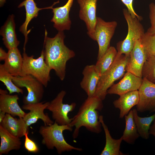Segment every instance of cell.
<instances>
[{
    "instance_id": "obj_34",
    "label": "cell",
    "mask_w": 155,
    "mask_h": 155,
    "mask_svg": "<svg viewBox=\"0 0 155 155\" xmlns=\"http://www.w3.org/2000/svg\"><path fill=\"white\" fill-rule=\"evenodd\" d=\"M7 54L5 51L1 47L0 48V61H4Z\"/></svg>"
},
{
    "instance_id": "obj_22",
    "label": "cell",
    "mask_w": 155,
    "mask_h": 155,
    "mask_svg": "<svg viewBox=\"0 0 155 155\" xmlns=\"http://www.w3.org/2000/svg\"><path fill=\"white\" fill-rule=\"evenodd\" d=\"M23 61V57L18 47L15 48L8 50L3 65L12 76H20L22 69Z\"/></svg>"
},
{
    "instance_id": "obj_5",
    "label": "cell",
    "mask_w": 155,
    "mask_h": 155,
    "mask_svg": "<svg viewBox=\"0 0 155 155\" xmlns=\"http://www.w3.org/2000/svg\"><path fill=\"white\" fill-rule=\"evenodd\" d=\"M123 13L127 24L128 31L125 38L117 43V57L122 54L130 55L136 41L141 38L145 33L140 20L137 18L132 16L127 9H123Z\"/></svg>"
},
{
    "instance_id": "obj_38",
    "label": "cell",
    "mask_w": 155,
    "mask_h": 155,
    "mask_svg": "<svg viewBox=\"0 0 155 155\" xmlns=\"http://www.w3.org/2000/svg\"><path fill=\"white\" fill-rule=\"evenodd\" d=\"M150 113L155 112V108L150 112Z\"/></svg>"
},
{
    "instance_id": "obj_37",
    "label": "cell",
    "mask_w": 155,
    "mask_h": 155,
    "mask_svg": "<svg viewBox=\"0 0 155 155\" xmlns=\"http://www.w3.org/2000/svg\"><path fill=\"white\" fill-rule=\"evenodd\" d=\"M6 0H0V6L1 7L3 5Z\"/></svg>"
},
{
    "instance_id": "obj_29",
    "label": "cell",
    "mask_w": 155,
    "mask_h": 155,
    "mask_svg": "<svg viewBox=\"0 0 155 155\" xmlns=\"http://www.w3.org/2000/svg\"><path fill=\"white\" fill-rule=\"evenodd\" d=\"M142 44L147 59L155 57V34H151L146 32L141 38Z\"/></svg>"
},
{
    "instance_id": "obj_30",
    "label": "cell",
    "mask_w": 155,
    "mask_h": 155,
    "mask_svg": "<svg viewBox=\"0 0 155 155\" xmlns=\"http://www.w3.org/2000/svg\"><path fill=\"white\" fill-rule=\"evenodd\" d=\"M142 78L155 84V57L148 58L143 65Z\"/></svg>"
},
{
    "instance_id": "obj_27",
    "label": "cell",
    "mask_w": 155,
    "mask_h": 155,
    "mask_svg": "<svg viewBox=\"0 0 155 155\" xmlns=\"http://www.w3.org/2000/svg\"><path fill=\"white\" fill-rule=\"evenodd\" d=\"M117 54L115 48L110 46L104 55L97 61L95 68L100 76L105 72L114 62Z\"/></svg>"
},
{
    "instance_id": "obj_12",
    "label": "cell",
    "mask_w": 155,
    "mask_h": 155,
    "mask_svg": "<svg viewBox=\"0 0 155 155\" xmlns=\"http://www.w3.org/2000/svg\"><path fill=\"white\" fill-rule=\"evenodd\" d=\"M138 91L139 100L136 105L137 111L142 113L150 111L154 109L155 108V84L143 78Z\"/></svg>"
},
{
    "instance_id": "obj_16",
    "label": "cell",
    "mask_w": 155,
    "mask_h": 155,
    "mask_svg": "<svg viewBox=\"0 0 155 155\" xmlns=\"http://www.w3.org/2000/svg\"><path fill=\"white\" fill-rule=\"evenodd\" d=\"M17 94H8L6 90L0 89V111L13 117L23 118L26 114L19 105Z\"/></svg>"
},
{
    "instance_id": "obj_20",
    "label": "cell",
    "mask_w": 155,
    "mask_h": 155,
    "mask_svg": "<svg viewBox=\"0 0 155 155\" xmlns=\"http://www.w3.org/2000/svg\"><path fill=\"white\" fill-rule=\"evenodd\" d=\"M114 101L113 104L120 110L119 117L122 118L127 115L131 109L138 103L139 100L138 90L131 91L121 95Z\"/></svg>"
},
{
    "instance_id": "obj_7",
    "label": "cell",
    "mask_w": 155,
    "mask_h": 155,
    "mask_svg": "<svg viewBox=\"0 0 155 155\" xmlns=\"http://www.w3.org/2000/svg\"><path fill=\"white\" fill-rule=\"evenodd\" d=\"M14 84L20 88H26L28 91L27 96L23 98L25 104L40 102L44 92L43 85L36 78L29 75L12 76Z\"/></svg>"
},
{
    "instance_id": "obj_26",
    "label": "cell",
    "mask_w": 155,
    "mask_h": 155,
    "mask_svg": "<svg viewBox=\"0 0 155 155\" xmlns=\"http://www.w3.org/2000/svg\"><path fill=\"white\" fill-rule=\"evenodd\" d=\"M125 126L122 136L123 140L130 144H133L140 136L134 122L132 110L125 116Z\"/></svg>"
},
{
    "instance_id": "obj_19",
    "label": "cell",
    "mask_w": 155,
    "mask_h": 155,
    "mask_svg": "<svg viewBox=\"0 0 155 155\" xmlns=\"http://www.w3.org/2000/svg\"><path fill=\"white\" fill-rule=\"evenodd\" d=\"M23 6L25 7L26 9V18L24 22L20 27L19 30L25 37L23 48L24 50H25L28 39V35L30 32L27 30L29 22L32 19L38 16L39 11L43 9H51L53 5L48 7L39 8L37 7L34 0H25L19 5L18 7L20 8Z\"/></svg>"
},
{
    "instance_id": "obj_33",
    "label": "cell",
    "mask_w": 155,
    "mask_h": 155,
    "mask_svg": "<svg viewBox=\"0 0 155 155\" xmlns=\"http://www.w3.org/2000/svg\"><path fill=\"white\" fill-rule=\"evenodd\" d=\"M126 7L127 9L131 16L134 18H137L140 21L142 17L137 14L135 11L133 6V0H121Z\"/></svg>"
},
{
    "instance_id": "obj_2",
    "label": "cell",
    "mask_w": 155,
    "mask_h": 155,
    "mask_svg": "<svg viewBox=\"0 0 155 155\" xmlns=\"http://www.w3.org/2000/svg\"><path fill=\"white\" fill-rule=\"evenodd\" d=\"M102 101L95 96L88 97L82 104L69 124L71 127H75L72 134L73 139L78 137L80 129L82 127L95 133L101 131L102 126L99 120L98 111H101L103 108Z\"/></svg>"
},
{
    "instance_id": "obj_17",
    "label": "cell",
    "mask_w": 155,
    "mask_h": 155,
    "mask_svg": "<svg viewBox=\"0 0 155 155\" xmlns=\"http://www.w3.org/2000/svg\"><path fill=\"white\" fill-rule=\"evenodd\" d=\"M83 78L80 82L81 88L88 97L94 96L100 75L96 70L94 65H87L83 71Z\"/></svg>"
},
{
    "instance_id": "obj_35",
    "label": "cell",
    "mask_w": 155,
    "mask_h": 155,
    "mask_svg": "<svg viewBox=\"0 0 155 155\" xmlns=\"http://www.w3.org/2000/svg\"><path fill=\"white\" fill-rule=\"evenodd\" d=\"M152 124L151 125L149 129V134L153 135L155 137V119L153 122Z\"/></svg>"
},
{
    "instance_id": "obj_9",
    "label": "cell",
    "mask_w": 155,
    "mask_h": 155,
    "mask_svg": "<svg viewBox=\"0 0 155 155\" xmlns=\"http://www.w3.org/2000/svg\"><path fill=\"white\" fill-rule=\"evenodd\" d=\"M65 91L62 90L50 102L46 109L52 112V119L55 122L59 125L69 124L72 120L68 116L69 112L73 111L76 104L75 102L71 104L63 102V98L66 94Z\"/></svg>"
},
{
    "instance_id": "obj_3",
    "label": "cell",
    "mask_w": 155,
    "mask_h": 155,
    "mask_svg": "<svg viewBox=\"0 0 155 155\" xmlns=\"http://www.w3.org/2000/svg\"><path fill=\"white\" fill-rule=\"evenodd\" d=\"M65 130L72 131V127L69 124L61 125L55 122L50 125L41 126L39 133L42 137V144L49 150L55 148L59 154L73 150L82 151V148L73 146L66 141L63 134Z\"/></svg>"
},
{
    "instance_id": "obj_24",
    "label": "cell",
    "mask_w": 155,
    "mask_h": 155,
    "mask_svg": "<svg viewBox=\"0 0 155 155\" xmlns=\"http://www.w3.org/2000/svg\"><path fill=\"white\" fill-rule=\"evenodd\" d=\"M0 137V155L7 154L11 151L18 150L21 148L20 138L11 134L1 125Z\"/></svg>"
},
{
    "instance_id": "obj_6",
    "label": "cell",
    "mask_w": 155,
    "mask_h": 155,
    "mask_svg": "<svg viewBox=\"0 0 155 155\" xmlns=\"http://www.w3.org/2000/svg\"><path fill=\"white\" fill-rule=\"evenodd\" d=\"M22 69L20 76L29 75H32L46 87L50 81L51 70L44 61L43 49L40 56L37 59L34 56H28L24 51Z\"/></svg>"
},
{
    "instance_id": "obj_10",
    "label": "cell",
    "mask_w": 155,
    "mask_h": 155,
    "mask_svg": "<svg viewBox=\"0 0 155 155\" xmlns=\"http://www.w3.org/2000/svg\"><path fill=\"white\" fill-rule=\"evenodd\" d=\"M77 0L80 7L79 18L85 23L88 31L87 34L93 40L97 17V2L98 0Z\"/></svg>"
},
{
    "instance_id": "obj_18",
    "label": "cell",
    "mask_w": 155,
    "mask_h": 155,
    "mask_svg": "<svg viewBox=\"0 0 155 155\" xmlns=\"http://www.w3.org/2000/svg\"><path fill=\"white\" fill-rule=\"evenodd\" d=\"M14 18L13 14L9 15L0 31L3 43L8 50L18 47L20 43L16 32Z\"/></svg>"
},
{
    "instance_id": "obj_31",
    "label": "cell",
    "mask_w": 155,
    "mask_h": 155,
    "mask_svg": "<svg viewBox=\"0 0 155 155\" xmlns=\"http://www.w3.org/2000/svg\"><path fill=\"white\" fill-rule=\"evenodd\" d=\"M29 130L25 134L24 147L28 152L32 153H38L39 150V147L33 140L30 139L28 136Z\"/></svg>"
},
{
    "instance_id": "obj_23",
    "label": "cell",
    "mask_w": 155,
    "mask_h": 155,
    "mask_svg": "<svg viewBox=\"0 0 155 155\" xmlns=\"http://www.w3.org/2000/svg\"><path fill=\"white\" fill-rule=\"evenodd\" d=\"M99 120L105 133L106 143L100 155H124L120 151V146L123 140L121 136L119 139H115L111 136L108 127L105 124L103 116L100 115Z\"/></svg>"
},
{
    "instance_id": "obj_8",
    "label": "cell",
    "mask_w": 155,
    "mask_h": 155,
    "mask_svg": "<svg viewBox=\"0 0 155 155\" xmlns=\"http://www.w3.org/2000/svg\"><path fill=\"white\" fill-rule=\"evenodd\" d=\"M117 25L115 21L106 22L100 17H97L93 40L96 41L98 44L97 60L102 57L110 47V41Z\"/></svg>"
},
{
    "instance_id": "obj_28",
    "label": "cell",
    "mask_w": 155,
    "mask_h": 155,
    "mask_svg": "<svg viewBox=\"0 0 155 155\" xmlns=\"http://www.w3.org/2000/svg\"><path fill=\"white\" fill-rule=\"evenodd\" d=\"M12 76L8 72L3 64H0V81L6 87L9 94L14 93L23 94V91L21 88L16 86L13 83Z\"/></svg>"
},
{
    "instance_id": "obj_15",
    "label": "cell",
    "mask_w": 155,
    "mask_h": 155,
    "mask_svg": "<svg viewBox=\"0 0 155 155\" xmlns=\"http://www.w3.org/2000/svg\"><path fill=\"white\" fill-rule=\"evenodd\" d=\"M74 0H68L63 6L53 8V16L51 21L53 23V27L58 31L70 29L71 22L69 13Z\"/></svg>"
},
{
    "instance_id": "obj_13",
    "label": "cell",
    "mask_w": 155,
    "mask_h": 155,
    "mask_svg": "<svg viewBox=\"0 0 155 155\" xmlns=\"http://www.w3.org/2000/svg\"><path fill=\"white\" fill-rule=\"evenodd\" d=\"M143 81V78L127 72L118 83L113 84L107 90V94L119 96L131 91L138 90Z\"/></svg>"
},
{
    "instance_id": "obj_14",
    "label": "cell",
    "mask_w": 155,
    "mask_h": 155,
    "mask_svg": "<svg viewBox=\"0 0 155 155\" xmlns=\"http://www.w3.org/2000/svg\"><path fill=\"white\" fill-rule=\"evenodd\" d=\"M146 60V55L141 38L136 41L130 53L126 71L142 78V68Z\"/></svg>"
},
{
    "instance_id": "obj_1",
    "label": "cell",
    "mask_w": 155,
    "mask_h": 155,
    "mask_svg": "<svg viewBox=\"0 0 155 155\" xmlns=\"http://www.w3.org/2000/svg\"><path fill=\"white\" fill-rule=\"evenodd\" d=\"M45 33L44 61L60 80L63 81L65 77L67 62L75 56V53L65 44V36L63 31H58L53 38L47 36L46 30Z\"/></svg>"
},
{
    "instance_id": "obj_32",
    "label": "cell",
    "mask_w": 155,
    "mask_h": 155,
    "mask_svg": "<svg viewBox=\"0 0 155 155\" xmlns=\"http://www.w3.org/2000/svg\"><path fill=\"white\" fill-rule=\"evenodd\" d=\"M149 17L151 26L147 32L151 34H155V4L152 3L149 5Z\"/></svg>"
},
{
    "instance_id": "obj_25",
    "label": "cell",
    "mask_w": 155,
    "mask_h": 155,
    "mask_svg": "<svg viewBox=\"0 0 155 155\" xmlns=\"http://www.w3.org/2000/svg\"><path fill=\"white\" fill-rule=\"evenodd\" d=\"M132 111L134 120L140 136L148 139L149 137V131L151 123L155 119V113L151 116L143 117L138 116L137 109H134Z\"/></svg>"
},
{
    "instance_id": "obj_21",
    "label": "cell",
    "mask_w": 155,
    "mask_h": 155,
    "mask_svg": "<svg viewBox=\"0 0 155 155\" xmlns=\"http://www.w3.org/2000/svg\"><path fill=\"white\" fill-rule=\"evenodd\" d=\"M0 125L11 134L20 138L24 136L29 130L23 118L17 119L7 113Z\"/></svg>"
},
{
    "instance_id": "obj_4",
    "label": "cell",
    "mask_w": 155,
    "mask_h": 155,
    "mask_svg": "<svg viewBox=\"0 0 155 155\" xmlns=\"http://www.w3.org/2000/svg\"><path fill=\"white\" fill-rule=\"evenodd\" d=\"M129 58L130 55L116 56L111 66L100 76L94 96L102 100L105 99L108 90L125 74Z\"/></svg>"
},
{
    "instance_id": "obj_36",
    "label": "cell",
    "mask_w": 155,
    "mask_h": 155,
    "mask_svg": "<svg viewBox=\"0 0 155 155\" xmlns=\"http://www.w3.org/2000/svg\"><path fill=\"white\" fill-rule=\"evenodd\" d=\"M6 113L5 112L0 111V123H1L4 118Z\"/></svg>"
},
{
    "instance_id": "obj_11",
    "label": "cell",
    "mask_w": 155,
    "mask_h": 155,
    "mask_svg": "<svg viewBox=\"0 0 155 155\" xmlns=\"http://www.w3.org/2000/svg\"><path fill=\"white\" fill-rule=\"evenodd\" d=\"M49 102H42L24 104L22 106L24 110H28L29 112L26 113L23 118L28 127L30 125L36 123L39 119L41 120L44 125H49L54 123L49 117L48 114H45L44 111L48 106Z\"/></svg>"
}]
</instances>
